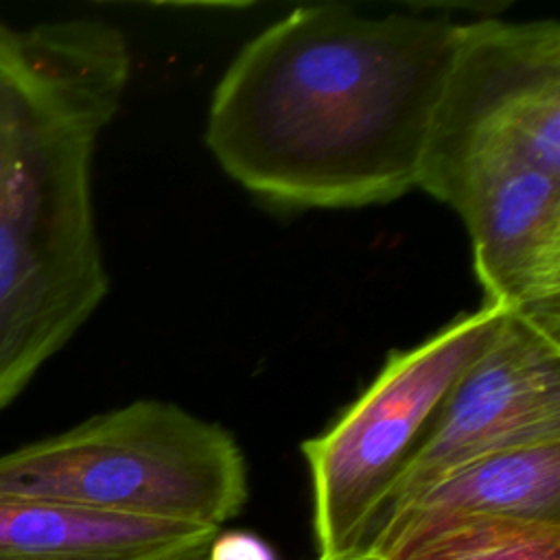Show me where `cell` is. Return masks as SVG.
I'll return each instance as SVG.
<instances>
[{"label": "cell", "mask_w": 560, "mask_h": 560, "mask_svg": "<svg viewBox=\"0 0 560 560\" xmlns=\"http://www.w3.org/2000/svg\"><path fill=\"white\" fill-rule=\"evenodd\" d=\"M462 22L298 7L219 77L203 140L221 171L284 210H354L416 188Z\"/></svg>", "instance_id": "obj_1"}, {"label": "cell", "mask_w": 560, "mask_h": 560, "mask_svg": "<svg viewBox=\"0 0 560 560\" xmlns=\"http://www.w3.org/2000/svg\"><path fill=\"white\" fill-rule=\"evenodd\" d=\"M129 74L105 20L0 18V411L109 291L92 166Z\"/></svg>", "instance_id": "obj_2"}, {"label": "cell", "mask_w": 560, "mask_h": 560, "mask_svg": "<svg viewBox=\"0 0 560 560\" xmlns=\"http://www.w3.org/2000/svg\"><path fill=\"white\" fill-rule=\"evenodd\" d=\"M0 499L221 529L247 501V464L221 424L142 398L2 453Z\"/></svg>", "instance_id": "obj_3"}, {"label": "cell", "mask_w": 560, "mask_h": 560, "mask_svg": "<svg viewBox=\"0 0 560 560\" xmlns=\"http://www.w3.org/2000/svg\"><path fill=\"white\" fill-rule=\"evenodd\" d=\"M536 173L560 177V24L497 15L462 22L416 188L457 212Z\"/></svg>", "instance_id": "obj_4"}, {"label": "cell", "mask_w": 560, "mask_h": 560, "mask_svg": "<svg viewBox=\"0 0 560 560\" xmlns=\"http://www.w3.org/2000/svg\"><path fill=\"white\" fill-rule=\"evenodd\" d=\"M503 315L505 308L481 302L420 343L392 350L372 383L322 433L302 442L317 560L370 549L405 464Z\"/></svg>", "instance_id": "obj_5"}, {"label": "cell", "mask_w": 560, "mask_h": 560, "mask_svg": "<svg viewBox=\"0 0 560 560\" xmlns=\"http://www.w3.org/2000/svg\"><path fill=\"white\" fill-rule=\"evenodd\" d=\"M551 442H560V326L505 311L405 464L383 523L475 459Z\"/></svg>", "instance_id": "obj_6"}, {"label": "cell", "mask_w": 560, "mask_h": 560, "mask_svg": "<svg viewBox=\"0 0 560 560\" xmlns=\"http://www.w3.org/2000/svg\"><path fill=\"white\" fill-rule=\"evenodd\" d=\"M214 527L0 499V560H208Z\"/></svg>", "instance_id": "obj_7"}, {"label": "cell", "mask_w": 560, "mask_h": 560, "mask_svg": "<svg viewBox=\"0 0 560 560\" xmlns=\"http://www.w3.org/2000/svg\"><path fill=\"white\" fill-rule=\"evenodd\" d=\"M446 514L560 521V442L492 453L448 472L396 510L378 534L409 518Z\"/></svg>", "instance_id": "obj_8"}, {"label": "cell", "mask_w": 560, "mask_h": 560, "mask_svg": "<svg viewBox=\"0 0 560 560\" xmlns=\"http://www.w3.org/2000/svg\"><path fill=\"white\" fill-rule=\"evenodd\" d=\"M370 551L383 560H560V521L422 516L385 529Z\"/></svg>", "instance_id": "obj_9"}, {"label": "cell", "mask_w": 560, "mask_h": 560, "mask_svg": "<svg viewBox=\"0 0 560 560\" xmlns=\"http://www.w3.org/2000/svg\"><path fill=\"white\" fill-rule=\"evenodd\" d=\"M208 560H276V553L256 534L219 532L212 538Z\"/></svg>", "instance_id": "obj_10"}, {"label": "cell", "mask_w": 560, "mask_h": 560, "mask_svg": "<svg viewBox=\"0 0 560 560\" xmlns=\"http://www.w3.org/2000/svg\"><path fill=\"white\" fill-rule=\"evenodd\" d=\"M317 560V558H315ZM335 560H383L378 553L365 549V551H359V553H350V556H343V558H335Z\"/></svg>", "instance_id": "obj_11"}]
</instances>
